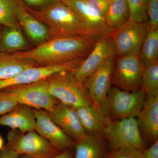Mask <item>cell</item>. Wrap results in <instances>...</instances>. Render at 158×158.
I'll use <instances>...</instances> for the list:
<instances>
[{"instance_id":"603a6c76","label":"cell","mask_w":158,"mask_h":158,"mask_svg":"<svg viewBox=\"0 0 158 158\" xmlns=\"http://www.w3.org/2000/svg\"><path fill=\"white\" fill-rule=\"evenodd\" d=\"M28 47V43L20 29L6 27L0 40V49L2 52L8 53L9 52H17L25 49Z\"/></svg>"},{"instance_id":"ac0fdd59","label":"cell","mask_w":158,"mask_h":158,"mask_svg":"<svg viewBox=\"0 0 158 158\" xmlns=\"http://www.w3.org/2000/svg\"><path fill=\"white\" fill-rule=\"evenodd\" d=\"M110 147L104 135H86L74 142V158H107Z\"/></svg>"},{"instance_id":"2e32d148","label":"cell","mask_w":158,"mask_h":158,"mask_svg":"<svg viewBox=\"0 0 158 158\" xmlns=\"http://www.w3.org/2000/svg\"><path fill=\"white\" fill-rule=\"evenodd\" d=\"M18 22L27 36L37 46L51 38L47 27L29 13L21 0L17 13Z\"/></svg>"},{"instance_id":"9c48e42d","label":"cell","mask_w":158,"mask_h":158,"mask_svg":"<svg viewBox=\"0 0 158 158\" xmlns=\"http://www.w3.org/2000/svg\"><path fill=\"white\" fill-rule=\"evenodd\" d=\"M148 30V22L138 23L129 20L120 27L111 31L116 50V57L139 54Z\"/></svg>"},{"instance_id":"74e56055","label":"cell","mask_w":158,"mask_h":158,"mask_svg":"<svg viewBox=\"0 0 158 158\" xmlns=\"http://www.w3.org/2000/svg\"><path fill=\"white\" fill-rule=\"evenodd\" d=\"M1 31H0V40H1Z\"/></svg>"},{"instance_id":"1f68e13d","label":"cell","mask_w":158,"mask_h":158,"mask_svg":"<svg viewBox=\"0 0 158 158\" xmlns=\"http://www.w3.org/2000/svg\"><path fill=\"white\" fill-rule=\"evenodd\" d=\"M24 5L30 9L39 10L44 9L59 0H22Z\"/></svg>"},{"instance_id":"d6986e66","label":"cell","mask_w":158,"mask_h":158,"mask_svg":"<svg viewBox=\"0 0 158 158\" xmlns=\"http://www.w3.org/2000/svg\"><path fill=\"white\" fill-rule=\"evenodd\" d=\"M77 109L86 135H104L108 117L101 108L92 104Z\"/></svg>"},{"instance_id":"6da1fadb","label":"cell","mask_w":158,"mask_h":158,"mask_svg":"<svg viewBox=\"0 0 158 158\" xmlns=\"http://www.w3.org/2000/svg\"><path fill=\"white\" fill-rule=\"evenodd\" d=\"M97 38L52 37L35 48L11 54L16 58L32 60L40 66L62 65L86 58L93 49Z\"/></svg>"},{"instance_id":"ffe728a7","label":"cell","mask_w":158,"mask_h":158,"mask_svg":"<svg viewBox=\"0 0 158 158\" xmlns=\"http://www.w3.org/2000/svg\"><path fill=\"white\" fill-rule=\"evenodd\" d=\"M62 2L73 9L97 36L99 37L111 32L106 25L104 18L89 7L84 0H64Z\"/></svg>"},{"instance_id":"3957f363","label":"cell","mask_w":158,"mask_h":158,"mask_svg":"<svg viewBox=\"0 0 158 158\" xmlns=\"http://www.w3.org/2000/svg\"><path fill=\"white\" fill-rule=\"evenodd\" d=\"M146 98L142 90L127 92L116 88H111L102 106L103 113L112 120L138 117Z\"/></svg>"},{"instance_id":"4dcf8cb0","label":"cell","mask_w":158,"mask_h":158,"mask_svg":"<svg viewBox=\"0 0 158 158\" xmlns=\"http://www.w3.org/2000/svg\"><path fill=\"white\" fill-rule=\"evenodd\" d=\"M86 4L100 15L105 18V15L112 0H84Z\"/></svg>"},{"instance_id":"44dd1931","label":"cell","mask_w":158,"mask_h":158,"mask_svg":"<svg viewBox=\"0 0 158 158\" xmlns=\"http://www.w3.org/2000/svg\"><path fill=\"white\" fill-rule=\"evenodd\" d=\"M40 66L32 60L16 58L8 53L0 52V80L13 77L28 69Z\"/></svg>"},{"instance_id":"cb8c5ba5","label":"cell","mask_w":158,"mask_h":158,"mask_svg":"<svg viewBox=\"0 0 158 158\" xmlns=\"http://www.w3.org/2000/svg\"><path fill=\"white\" fill-rule=\"evenodd\" d=\"M139 57L144 68L158 61V29H148Z\"/></svg>"},{"instance_id":"5bb4252c","label":"cell","mask_w":158,"mask_h":158,"mask_svg":"<svg viewBox=\"0 0 158 158\" xmlns=\"http://www.w3.org/2000/svg\"><path fill=\"white\" fill-rule=\"evenodd\" d=\"M36 117V132L45 138L61 152L73 148L74 142L50 118L44 110L34 109Z\"/></svg>"},{"instance_id":"9a60e30c","label":"cell","mask_w":158,"mask_h":158,"mask_svg":"<svg viewBox=\"0 0 158 158\" xmlns=\"http://www.w3.org/2000/svg\"><path fill=\"white\" fill-rule=\"evenodd\" d=\"M139 128L148 143L158 140V96L146 94L144 106L138 116Z\"/></svg>"},{"instance_id":"277c9868","label":"cell","mask_w":158,"mask_h":158,"mask_svg":"<svg viewBox=\"0 0 158 158\" xmlns=\"http://www.w3.org/2000/svg\"><path fill=\"white\" fill-rule=\"evenodd\" d=\"M47 80L51 94L60 102L77 109L92 104L83 84L77 81L71 71L55 74Z\"/></svg>"},{"instance_id":"7402d4cb","label":"cell","mask_w":158,"mask_h":158,"mask_svg":"<svg viewBox=\"0 0 158 158\" xmlns=\"http://www.w3.org/2000/svg\"><path fill=\"white\" fill-rule=\"evenodd\" d=\"M130 11L127 0H112L105 16L106 25L110 31L120 27L130 20Z\"/></svg>"},{"instance_id":"8fae6325","label":"cell","mask_w":158,"mask_h":158,"mask_svg":"<svg viewBox=\"0 0 158 158\" xmlns=\"http://www.w3.org/2000/svg\"><path fill=\"white\" fill-rule=\"evenodd\" d=\"M115 57L107 60L83 82V86L93 105L101 108L112 85Z\"/></svg>"},{"instance_id":"7c38bea8","label":"cell","mask_w":158,"mask_h":158,"mask_svg":"<svg viewBox=\"0 0 158 158\" xmlns=\"http://www.w3.org/2000/svg\"><path fill=\"white\" fill-rule=\"evenodd\" d=\"M84 59H77L62 65H40L28 69L11 78L0 80V90L12 86L34 83L62 72L72 71L76 68Z\"/></svg>"},{"instance_id":"52a82bcc","label":"cell","mask_w":158,"mask_h":158,"mask_svg":"<svg viewBox=\"0 0 158 158\" xmlns=\"http://www.w3.org/2000/svg\"><path fill=\"white\" fill-rule=\"evenodd\" d=\"M7 138L6 144L18 156L27 155L33 158H49L60 153L35 131L23 133L18 130L11 129Z\"/></svg>"},{"instance_id":"f1b7e54d","label":"cell","mask_w":158,"mask_h":158,"mask_svg":"<svg viewBox=\"0 0 158 158\" xmlns=\"http://www.w3.org/2000/svg\"><path fill=\"white\" fill-rule=\"evenodd\" d=\"M18 104L12 95L0 90V116L9 113Z\"/></svg>"},{"instance_id":"d6a6232c","label":"cell","mask_w":158,"mask_h":158,"mask_svg":"<svg viewBox=\"0 0 158 158\" xmlns=\"http://www.w3.org/2000/svg\"><path fill=\"white\" fill-rule=\"evenodd\" d=\"M140 158H158V140L142 151Z\"/></svg>"},{"instance_id":"30bf717a","label":"cell","mask_w":158,"mask_h":158,"mask_svg":"<svg viewBox=\"0 0 158 158\" xmlns=\"http://www.w3.org/2000/svg\"><path fill=\"white\" fill-rule=\"evenodd\" d=\"M116 50L110 33L98 37L92 50L71 72L77 81L83 84L85 80L107 60L116 57Z\"/></svg>"},{"instance_id":"e575fe53","label":"cell","mask_w":158,"mask_h":158,"mask_svg":"<svg viewBox=\"0 0 158 158\" xmlns=\"http://www.w3.org/2000/svg\"><path fill=\"white\" fill-rule=\"evenodd\" d=\"M49 158H74L73 148L66 150Z\"/></svg>"},{"instance_id":"4316f807","label":"cell","mask_w":158,"mask_h":158,"mask_svg":"<svg viewBox=\"0 0 158 158\" xmlns=\"http://www.w3.org/2000/svg\"><path fill=\"white\" fill-rule=\"evenodd\" d=\"M130 11V20L142 23L148 22V0H127Z\"/></svg>"},{"instance_id":"f35d334b","label":"cell","mask_w":158,"mask_h":158,"mask_svg":"<svg viewBox=\"0 0 158 158\" xmlns=\"http://www.w3.org/2000/svg\"><path fill=\"white\" fill-rule=\"evenodd\" d=\"M59 1H64V0H59Z\"/></svg>"},{"instance_id":"836d02e7","label":"cell","mask_w":158,"mask_h":158,"mask_svg":"<svg viewBox=\"0 0 158 158\" xmlns=\"http://www.w3.org/2000/svg\"><path fill=\"white\" fill-rule=\"evenodd\" d=\"M17 154L7 144L0 150V158H17Z\"/></svg>"},{"instance_id":"ba28073f","label":"cell","mask_w":158,"mask_h":158,"mask_svg":"<svg viewBox=\"0 0 158 158\" xmlns=\"http://www.w3.org/2000/svg\"><path fill=\"white\" fill-rule=\"evenodd\" d=\"M115 60L112 80L113 87L127 92L142 90V75L145 68L138 54L115 57Z\"/></svg>"},{"instance_id":"d4e9b609","label":"cell","mask_w":158,"mask_h":158,"mask_svg":"<svg viewBox=\"0 0 158 158\" xmlns=\"http://www.w3.org/2000/svg\"><path fill=\"white\" fill-rule=\"evenodd\" d=\"M21 0H0V24L20 29L17 17Z\"/></svg>"},{"instance_id":"e0dca14e","label":"cell","mask_w":158,"mask_h":158,"mask_svg":"<svg viewBox=\"0 0 158 158\" xmlns=\"http://www.w3.org/2000/svg\"><path fill=\"white\" fill-rule=\"evenodd\" d=\"M0 125L19 130L23 133L34 131L36 117L34 109L18 104L10 112L0 116Z\"/></svg>"},{"instance_id":"f546056e","label":"cell","mask_w":158,"mask_h":158,"mask_svg":"<svg viewBox=\"0 0 158 158\" xmlns=\"http://www.w3.org/2000/svg\"><path fill=\"white\" fill-rule=\"evenodd\" d=\"M147 14L148 29H158V0H148Z\"/></svg>"},{"instance_id":"83f0119b","label":"cell","mask_w":158,"mask_h":158,"mask_svg":"<svg viewBox=\"0 0 158 158\" xmlns=\"http://www.w3.org/2000/svg\"><path fill=\"white\" fill-rule=\"evenodd\" d=\"M142 151L129 148H111L107 158H140Z\"/></svg>"},{"instance_id":"8992f818","label":"cell","mask_w":158,"mask_h":158,"mask_svg":"<svg viewBox=\"0 0 158 158\" xmlns=\"http://www.w3.org/2000/svg\"><path fill=\"white\" fill-rule=\"evenodd\" d=\"M12 95L18 104L49 112L58 102L50 92L47 78L38 81L18 85L1 90Z\"/></svg>"},{"instance_id":"8d00e7d4","label":"cell","mask_w":158,"mask_h":158,"mask_svg":"<svg viewBox=\"0 0 158 158\" xmlns=\"http://www.w3.org/2000/svg\"><path fill=\"white\" fill-rule=\"evenodd\" d=\"M17 158H33L30 156L27 155H20L18 156Z\"/></svg>"},{"instance_id":"d590c367","label":"cell","mask_w":158,"mask_h":158,"mask_svg":"<svg viewBox=\"0 0 158 158\" xmlns=\"http://www.w3.org/2000/svg\"><path fill=\"white\" fill-rule=\"evenodd\" d=\"M4 146L5 145H4V140H3L2 137L0 135V150L2 149Z\"/></svg>"},{"instance_id":"5b68a950","label":"cell","mask_w":158,"mask_h":158,"mask_svg":"<svg viewBox=\"0 0 158 158\" xmlns=\"http://www.w3.org/2000/svg\"><path fill=\"white\" fill-rule=\"evenodd\" d=\"M104 135L113 149L129 148L143 151L146 148L138 120L134 117L116 120L108 117Z\"/></svg>"},{"instance_id":"4fadbf2b","label":"cell","mask_w":158,"mask_h":158,"mask_svg":"<svg viewBox=\"0 0 158 158\" xmlns=\"http://www.w3.org/2000/svg\"><path fill=\"white\" fill-rule=\"evenodd\" d=\"M45 112L74 142L86 135L77 108L58 102L52 111Z\"/></svg>"},{"instance_id":"7a4b0ae2","label":"cell","mask_w":158,"mask_h":158,"mask_svg":"<svg viewBox=\"0 0 158 158\" xmlns=\"http://www.w3.org/2000/svg\"><path fill=\"white\" fill-rule=\"evenodd\" d=\"M24 6L29 13L47 27L51 37H98L73 9L62 1H57L39 10L30 9L25 5Z\"/></svg>"},{"instance_id":"484cf974","label":"cell","mask_w":158,"mask_h":158,"mask_svg":"<svg viewBox=\"0 0 158 158\" xmlns=\"http://www.w3.org/2000/svg\"><path fill=\"white\" fill-rule=\"evenodd\" d=\"M142 83L146 94L158 96V61L144 68Z\"/></svg>"}]
</instances>
